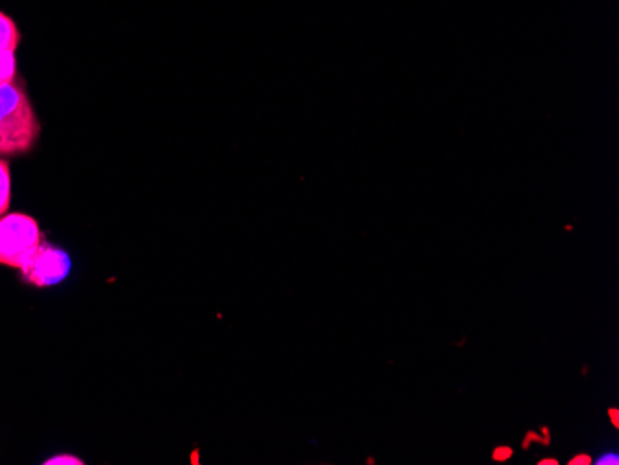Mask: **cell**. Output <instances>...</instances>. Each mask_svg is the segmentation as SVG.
<instances>
[{"label":"cell","instance_id":"6","mask_svg":"<svg viewBox=\"0 0 619 465\" xmlns=\"http://www.w3.org/2000/svg\"><path fill=\"white\" fill-rule=\"evenodd\" d=\"M592 464L595 465H618L619 464V452L612 450V452H603L601 456H597L595 460H592Z\"/></svg>","mask_w":619,"mask_h":465},{"label":"cell","instance_id":"4","mask_svg":"<svg viewBox=\"0 0 619 465\" xmlns=\"http://www.w3.org/2000/svg\"><path fill=\"white\" fill-rule=\"evenodd\" d=\"M20 32L15 20L0 11V86L10 84L17 76V46Z\"/></svg>","mask_w":619,"mask_h":465},{"label":"cell","instance_id":"11","mask_svg":"<svg viewBox=\"0 0 619 465\" xmlns=\"http://www.w3.org/2000/svg\"><path fill=\"white\" fill-rule=\"evenodd\" d=\"M540 464H542V465H545V464H551V465H556V464H559V461H556V460H543V461H540Z\"/></svg>","mask_w":619,"mask_h":465},{"label":"cell","instance_id":"8","mask_svg":"<svg viewBox=\"0 0 619 465\" xmlns=\"http://www.w3.org/2000/svg\"><path fill=\"white\" fill-rule=\"evenodd\" d=\"M510 456H512V450L504 449V447H501V449H497V450H495V452H493V458H495V460H497V461L508 460Z\"/></svg>","mask_w":619,"mask_h":465},{"label":"cell","instance_id":"9","mask_svg":"<svg viewBox=\"0 0 619 465\" xmlns=\"http://www.w3.org/2000/svg\"><path fill=\"white\" fill-rule=\"evenodd\" d=\"M569 464L571 465H577V464L588 465V464H592V458H589V456H577V458H573V460L569 461Z\"/></svg>","mask_w":619,"mask_h":465},{"label":"cell","instance_id":"10","mask_svg":"<svg viewBox=\"0 0 619 465\" xmlns=\"http://www.w3.org/2000/svg\"><path fill=\"white\" fill-rule=\"evenodd\" d=\"M610 414L614 415V417H612V421H614V425L618 426V409H610Z\"/></svg>","mask_w":619,"mask_h":465},{"label":"cell","instance_id":"5","mask_svg":"<svg viewBox=\"0 0 619 465\" xmlns=\"http://www.w3.org/2000/svg\"><path fill=\"white\" fill-rule=\"evenodd\" d=\"M11 203V171L10 163L0 156V217L6 215Z\"/></svg>","mask_w":619,"mask_h":465},{"label":"cell","instance_id":"2","mask_svg":"<svg viewBox=\"0 0 619 465\" xmlns=\"http://www.w3.org/2000/svg\"><path fill=\"white\" fill-rule=\"evenodd\" d=\"M43 243V234L34 217L8 213L0 217V265L25 269Z\"/></svg>","mask_w":619,"mask_h":465},{"label":"cell","instance_id":"3","mask_svg":"<svg viewBox=\"0 0 619 465\" xmlns=\"http://www.w3.org/2000/svg\"><path fill=\"white\" fill-rule=\"evenodd\" d=\"M25 282L36 288H49L63 282L71 273V258L65 250L41 243L25 269H20Z\"/></svg>","mask_w":619,"mask_h":465},{"label":"cell","instance_id":"1","mask_svg":"<svg viewBox=\"0 0 619 465\" xmlns=\"http://www.w3.org/2000/svg\"><path fill=\"white\" fill-rule=\"evenodd\" d=\"M41 122L30 96L15 80L0 86V156H23L36 147Z\"/></svg>","mask_w":619,"mask_h":465},{"label":"cell","instance_id":"7","mask_svg":"<svg viewBox=\"0 0 619 465\" xmlns=\"http://www.w3.org/2000/svg\"><path fill=\"white\" fill-rule=\"evenodd\" d=\"M45 464H82L80 458H75V456H56V458H51L46 460Z\"/></svg>","mask_w":619,"mask_h":465}]
</instances>
